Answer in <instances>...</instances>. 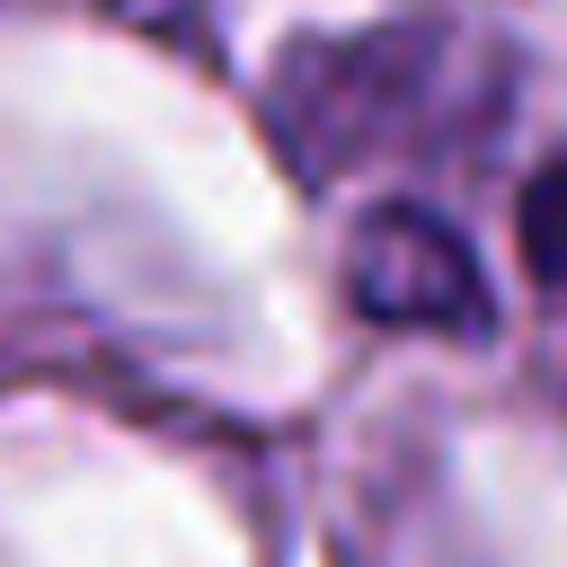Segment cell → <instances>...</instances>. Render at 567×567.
<instances>
[{
	"instance_id": "cell-1",
	"label": "cell",
	"mask_w": 567,
	"mask_h": 567,
	"mask_svg": "<svg viewBox=\"0 0 567 567\" xmlns=\"http://www.w3.org/2000/svg\"><path fill=\"white\" fill-rule=\"evenodd\" d=\"M346 301L372 328H425V337H461L487 328V284L470 239L434 213V204H372L346 239Z\"/></svg>"
},
{
	"instance_id": "cell-2",
	"label": "cell",
	"mask_w": 567,
	"mask_h": 567,
	"mask_svg": "<svg viewBox=\"0 0 567 567\" xmlns=\"http://www.w3.org/2000/svg\"><path fill=\"white\" fill-rule=\"evenodd\" d=\"M523 257H532V275H540V284H558V292H567V159H558V168H540V177H532V195H523Z\"/></svg>"
}]
</instances>
